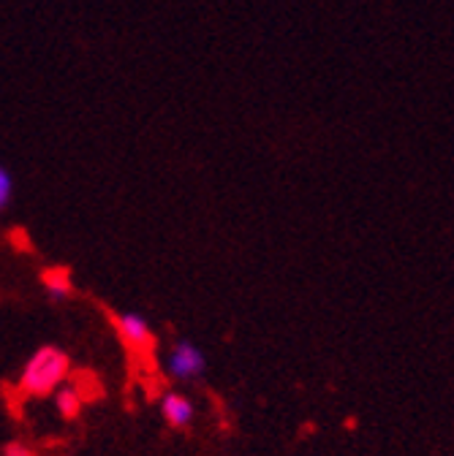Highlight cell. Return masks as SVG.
I'll return each mask as SVG.
<instances>
[{
  "mask_svg": "<svg viewBox=\"0 0 454 456\" xmlns=\"http://www.w3.org/2000/svg\"><path fill=\"white\" fill-rule=\"evenodd\" d=\"M71 372V359L63 348L58 346H41L36 354L25 362L22 375H20V391L25 396H52L58 391Z\"/></svg>",
  "mask_w": 454,
  "mask_h": 456,
  "instance_id": "6da1fadb",
  "label": "cell"
},
{
  "mask_svg": "<svg viewBox=\"0 0 454 456\" xmlns=\"http://www.w3.org/2000/svg\"><path fill=\"white\" fill-rule=\"evenodd\" d=\"M163 370L172 380H180V383H191L196 378L204 375L207 370V356L204 351L196 346L191 339H177L172 348L166 351V359H163Z\"/></svg>",
  "mask_w": 454,
  "mask_h": 456,
  "instance_id": "7a4b0ae2",
  "label": "cell"
},
{
  "mask_svg": "<svg viewBox=\"0 0 454 456\" xmlns=\"http://www.w3.org/2000/svg\"><path fill=\"white\" fill-rule=\"evenodd\" d=\"M115 329H118L120 339L134 351H144V348L153 346V326L142 313H134V310L118 313L115 315Z\"/></svg>",
  "mask_w": 454,
  "mask_h": 456,
  "instance_id": "3957f363",
  "label": "cell"
},
{
  "mask_svg": "<svg viewBox=\"0 0 454 456\" xmlns=\"http://www.w3.org/2000/svg\"><path fill=\"white\" fill-rule=\"evenodd\" d=\"M161 416L169 427L188 429L196 419V405H194V399L183 391H166L161 396Z\"/></svg>",
  "mask_w": 454,
  "mask_h": 456,
  "instance_id": "277c9868",
  "label": "cell"
},
{
  "mask_svg": "<svg viewBox=\"0 0 454 456\" xmlns=\"http://www.w3.org/2000/svg\"><path fill=\"white\" fill-rule=\"evenodd\" d=\"M44 291L52 302H69L74 297V282H71V274L66 269H52L44 274Z\"/></svg>",
  "mask_w": 454,
  "mask_h": 456,
  "instance_id": "5b68a950",
  "label": "cell"
},
{
  "mask_svg": "<svg viewBox=\"0 0 454 456\" xmlns=\"http://www.w3.org/2000/svg\"><path fill=\"white\" fill-rule=\"evenodd\" d=\"M52 396H54V411H58L66 421H71L82 413V391L74 383H63Z\"/></svg>",
  "mask_w": 454,
  "mask_h": 456,
  "instance_id": "8992f818",
  "label": "cell"
},
{
  "mask_svg": "<svg viewBox=\"0 0 454 456\" xmlns=\"http://www.w3.org/2000/svg\"><path fill=\"white\" fill-rule=\"evenodd\" d=\"M14 196V180H12V171L0 166V212H4L12 204Z\"/></svg>",
  "mask_w": 454,
  "mask_h": 456,
  "instance_id": "52a82bcc",
  "label": "cell"
},
{
  "mask_svg": "<svg viewBox=\"0 0 454 456\" xmlns=\"http://www.w3.org/2000/svg\"><path fill=\"white\" fill-rule=\"evenodd\" d=\"M4 456H36V453L28 445H22V443H9L4 448Z\"/></svg>",
  "mask_w": 454,
  "mask_h": 456,
  "instance_id": "ba28073f",
  "label": "cell"
}]
</instances>
